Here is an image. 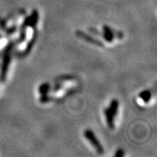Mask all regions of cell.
<instances>
[{
  "mask_svg": "<svg viewBox=\"0 0 157 157\" xmlns=\"http://www.w3.org/2000/svg\"><path fill=\"white\" fill-rule=\"evenodd\" d=\"M39 15L38 11L35 10L32 12V13H31V15H30L29 27L34 29L35 27L36 26L37 23H38L39 21Z\"/></svg>",
  "mask_w": 157,
  "mask_h": 157,
  "instance_id": "obj_6",
  "label": "cell"
},
{
  "mask_svg": "<svg viewBox=\"0 0 157 157\" xmlns=\"http://www.w3.org/2000/svg\"><path fill=\"white\" fill-rule=\"evenodd\" d=\"M51 100H52V98L50 97L48 95V94H46V95H42V97L40 98V102L44 103H48L50 102Z\"/></svg>",
  "mask_w": 157,
  "mask_h": 157,
  "instance_id": "obj_12",
  "label": "cell"
},
{
  "mask_svg": "<svg viewBox=\"0 0 157 157\" xmlns=\"http://www.w3.org/2000/svg\"><path fill=\"white\" fill-rule=\"evenodd\" d=\"M35 42H36V36H34L32 39H31V40L29 42V44H27L26 48H25V54L29 53V52H30V50H31V48H32V47L34 46Z\"/></svg>",
  "mask_w": 157,
  "mask_h": 157,
  "instance_id": "obj_10",
  "label": "cell"
},
{
  "mask_svg": "<svg viewBox=\"0 0 157 157\" xmlns=\"http://www.w3.org/2000/svg\"><path fill=\"white\" fill-rule=\"evenodd\" d=\"M51 86L49 83H43L39 87V92L41 95H46L50 91Z\"/></svg>",
  "mask_w": 157,
  "mask_h": 157,
  "instance_id": "obj_9",
  "label": "cell"
},
{
  "mask_svg": "<svg viewBox=\"0 0 157 157\" xmlns=\"http://www.w3.org/2000/svg\"><path fill=\"white\" fill-rule=\"evenodd\" d=\"M109 109L111 111V112L112 113L113 115H117L118 112V109H119V101H118L117 99L112 100L111 103H110Z\"/></svg>",
  "mask_w": 157,
  "mask_h": 157,
  "instance_id": "obj_8",
  "label": "cell"
},
{
  "mask_svg": "<svg viewBox=\"0 0 157 157\" xmlns=\"http://www.w3.org/2000/svg\"><path fill=\"white\" fill-rule=\"evenodd\" d=\"M84 135L85 137V138L89 141L90 144L93 146L94 148H95L96 151L98 152V154H103L104 153V149L103 147L102 146L101 142L98 140V139L96 137L95 133L91 129H86L84 132Z\"/></svg>",
  "mask_w": 157,
  "mask_h": 157,
  "instance_id": "obj_2",
  "label": "cell"
},
{
  "mask_svg": "<svg viewBox=\"0 0 157 157\" xmlns=\"http://www.w3.org/2000/svg\"><path fill=\"white\" fill-rule=\"evenodd\" d=\"M152 94L150 90H143L141 93L139 94V98H141L145 103H148L150 101L151 98Z\"/></svg>",
  "mask_w": 157,
  "mask_h": 157,
  "instance_id": "obj_7",
  "label": "cell"
},
{
  "mask_svg": "<svg viewBox=\"0 0 157 157\" xmlns=\"http://www.w3.org/2000/svg\"><path fill=\"white\" fill-rule=\"evenodd\" d=\"M104 113L105 116V119H106V122L108 126L110 129L114 128V118L115 115H113L111 111L109 109V108L104 110Z\"/></svg>",
  "mask_w": 157,
  "mask_h": 157,
  "instance_id": "obj_5",
  "label": "cell"
},
{
  "mask_svg": "<svg viewBox=\"0 0 157 157\" xmlns=\"http://www.w3.org/2000/svg\"><path fill=\"white\" fill-rule=\"evenodd\" d=\"M1 38H2V36H1V35H0V39H1Z\"/></svg>",
  "mask_w": 157,
  "mask_h": 157,
  "instance_id": "obj_15",
  "label": "cell"
},
{
  "mask_svg": "<svg viewBox=\"0 0 157 157\" xmlns=\"http://www.w3.org/2000/svg\"><path fill=\"white\" fill-rule=\"evenodd\" d=\"M63 87V84L60 83V82H57V83L55 84L53 87H51L50 91L53 92V93H56V92H58L59 90H61Z\"/></svg>",
  "mask_w": 157,
  "mask_h": 157,
  "instance_id": "obj_11",
  "label": "cell"
},
{
  "mask_svg": "<svg viewBox=\"0 0 157 157\" xmlns=\"http://www.w3.org/2000/svg\"><path fill=\"white\" fill-rule=\"evenodd\" d=\"M89 30L90 32H92L95 35L101 36L102 38L105 39V40L108 42H112L116 36L120 39H121L123 37L122 33L113 30V29L110 28V27L105 25L103 26V32H100V31L96 30L95 29H93V28H90Z\"/></svg>",
  "mask_w": 157,
  "mask_h": 157,
  "instance_id": "obj_1",
  "label": "cell"
},
{
  "mask_svg": "<svg viewBox=\"0 0 157 157\" xmlns=\"http://www.w3.org/2000/svg\"><path fill=\"white\" fill-rule=\"evenodd\" d=\"M114 156L116 157H122L124 156V151L122 149H118Z\"/></svg>",
  "mask_w": 157,
  "mask_h": 157,
  "instance_id": "obj_13",
  "label": "cell"
},
{
  "mask_svg": "<svg viewBox=\"0 0 157 157\" xmlns=\"http://www.w3.org/2000/svg\"><path fill=\"white\" fill-rule=\"evenodd\" d=\"M76 34L78 37L84 39V40L90 43V44L97 45V46L99 47H103V43L101 41L98 40V39L95 38V37L90 36V35H88L87 34H86V33H84V31L78 30L76 31Z\"/></svg>",
  "mask_w": 157,
  "mask_h": 157,
  "instance_id": "obj_4",
  "label": "cell"
},
{
  "mask_svg": "<svg viewBox=\"0 0 157 157\" xmlns=\"http://www.w3.org/2000/svg\"><path fill=\"white\" fill-rule=\"evenodd\" d=\"M15 30H16V26L14 25V26L11 27V28H10L8 29V31H7V33H8V34H12V33L15 32Z\"/></svg>",
  "mask_w": 157,
  "mask_h": 157,
  "instance_id": "obj_14",
  "label": "cell"
},
{
  "mask_svg": "<svg viewBox=\"0 0 157 157\" xmlns=\"http://www.w3.org/2000/svg\"><path fill=\"white\" fill-rule=\"evenodd\" d=\"M11 51H5V55L2 60V64L1 66V71H0V80L4 82L7 78V75L8 73L10 64L11 62Z\"/></svg>",
  "mask_w": 157,
  "mask_h": 157,
  "instance_id": "obj_3",
  "label": "cell"
}]
</instances>
